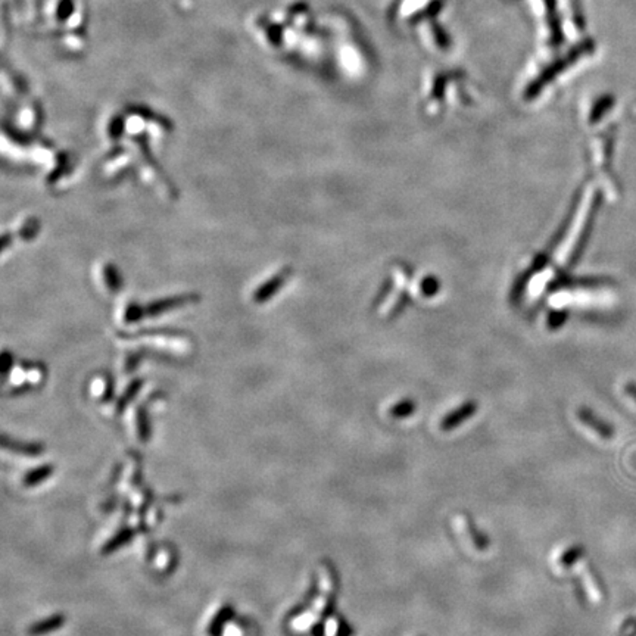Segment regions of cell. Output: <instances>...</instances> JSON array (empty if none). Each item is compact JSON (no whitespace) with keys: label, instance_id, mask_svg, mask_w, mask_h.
I'll use <instances>...</instances> for the list:
<instances>
[{"label":"cell","instance_id":"obj_1","mask_svg":"<svg viewBox=\"0 0 636 636\" xmlns=\"http://www.w3.org/2000/svg\"><path fill=\"white\" fill-rule=\"evenodd\" d=\"M579 417H581L584 424H586L588 427H591L593 432L598 433L600 437H602V439H612V437H613L614 430L607 423L598 420L595 416H592L591 411H581Z\"/></svg>","mask_w":636,"mask_h":636},{"label":"cell","instance_id":"obj_2","mask_svg":"<svg viewBox=\"0 0 636 636\" xmlns=\"http://www.w3.org/2000/svg\"><path fill=\"white\" fill-rule=\"evenodd\" d=\"M577 565L579 567H581V574H582V579H584V584H585V588L589 593V597L593 600V602H600L602 600V593L595 582V579H593L591 570H588L586 567V564L584 561V558H581L577 561Z\"/></svg>","mask_w":636,"mask_h":636},{"label":"cell","instance_id":"obj_3","mask_svg":"<svg viewBox=\"0 0 636 636\" xmlns=\"http://www.w3.org/2000/svg\"><path fill=\"white\" fill-rule=\"evenodd\" d=\"M473 413H474V405L473 404L464 405L461 409H457V411H454L451 416H446L442 420V424H441L442 430H452L454 427H457L460 423H462L465 418H469L470 416H473Z\"/></svg>","mask_w":636,"mask_h":636}]
</instances>
